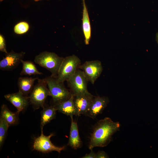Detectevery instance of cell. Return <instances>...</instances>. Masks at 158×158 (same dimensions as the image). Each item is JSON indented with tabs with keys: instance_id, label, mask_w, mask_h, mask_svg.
<instances>
[{
	"instance_id": "obj_10",
	"label": "cell",
	"mask_w": 158,
	"mask_h": 158,
	"mask_svg": "<svg viewBox=\"0 0 158 158\" xmlns=\"http://www.w3.org/2000/svg\"><path fill=\"white\" fill-rule=\"evenodd\" d=\"M73 96L76 116L81 114L85 115L87 111L94 96L89 92L82 94L73 95Z\"/></svg>"
},
{
	"instance_id": "obj_16",
	"label": "cell",
	"mask_w": 158,
	"mask_h": 158,
	"mask_svg": "<svg viewBox=\"0 0 158 158\" xmlns=\"http://www.w3.org/2000/svg\"><path fill=\"white\" fill-rule=\"evenodd\" d=\"M83 15L82 27L85 37V43L86 45L89 44L91 36V28L88 13L85 2L83 0Z\"/></svg>"
},
{
	"instance_id": "obj_11",
	"label": "cell",
	"mask_w": 158,
	"mask_h": 158,
	"mask_svg": "<svg viewBox=\"0 0 158 158\" xmlns=\"http://www.w3.org/2000/svg\"><path fill=\"white\" fill-rule=\"evenodd\" d=\"M109 102L106 96H94L90 107L85 115L92 118L101 114Z\"/></svg>"
},
{
	"instance_id": "obj_15",
	"label": "cell",
	"mask_w": 158,
	"mask_h": 158,
	"mask_svg": "<svg viewBox=\"0 0 158 158\" xmlns=\"http://www.w3.org/2000/svg\"><path fill=\"white\" fill-rule=\"evenodd\" d=\"M73 95L69 99L59 104L53 105L56 107L57 111L66 115L73 117L76 116V110L73 102Z\"/></svg>"
},
{
	"instance_id": "obj_6",
	"label": "cell",
	"mask_w": 158,
	"mask_h": 158,
	"mask_svg": "<svg viewBox=\"0 0 158 158\" xmlns=\"http://www.w3.org/2000/svg\"><path fill=\"white\" fill-rule=\"evenodd\" d=\"M66 81L73 95L89 92L87 89L88 81L83 71L80 69H78Z\"/></svg>"
},
{
	"instance_id": "obj_14",
	"label": "cell",
	"mask_w": 158,
	"mask_h": 158,
	"mask_svg": "<svg viewBox=\"0 0 158 158\" xmlns=\"http://www.w3.org/2000/svg\"><path fill=\"white\" fill-rule=\"evenodd\" d=\"M37 77H20L18 80L17 84L19 91L21 92L24 95L28 97L34 87L35 81L37 80Z\"/></svg>"
},
{
	"instance_id": "obj_8",
	"label": "cell",
	"mask_w": 158,
	"mask_h": 158,
	"mask_svg": "<svg viewBox=\"0 0 158 158\" xmlns=\"http://www.w3.org/2000/svg\"><path fill=\"white\" fill-rule=\"evenodd\" d=\"M79 69L83 72L88 81L94 84L103 71L101 62L98 60L87 61L80 65Z\"/></svg>"
},
{
	"instance_id": "obj_12",
	"label": "cell",
	"mask_w": 158,
	"mask_h": 158,
	"mask_svg": "<svg viewBox=\"0 0 158 158\" xmlns=\"http://www.w3.org/2000/svg\"><path fill=\"white\" fill-rule=\"evenodd\" d=\"M4 97L17 109V111L19 113L25 110L28 105V97L25 96L19 91L5 95Z\"/></svg>"
},
{
	"instance_id": "obj_13",
	"label": "cell",
	"mask_w": 158,
	"mask_h": 158,
	"mask_svg": "<svg viewBox=\"0 0 158 158\" xmlns=\"http://www.w3.org/2000/svg\"><path fill=\"white\" fill-rule=\"evenodd\" d=\"M73 117H71V121L68 145L76 150L81 147L82 142L79 136L77 123L73 120Z\"/></svg>"
},
{
	"instance_id": "obj_22",
	"label": "cell",
	"mask_w": 158,
	"mask_h": 158,
	"mask_svg": "<svg viewBox=\"0 0 158 158\" xmlns=\"http://www.w3.org/2000/svg\"><path fill=\"white\" fill-rule=\"evenodd\" d=\"M0 51L6 54L8 53L6 49L5 39L4 37L1 34L0 35Z\"/></svg>"
},
{
	"instance_id": "obj_20",
	"label": "cell",
	"mask_w": 158,
	"mask_h": 158,
	"mask_svg": "<svg viewBox=\"0 0 158 158\" xmlns=\"http://www.w3.org/2000/svg\"><path fill=\"white\" fill-rule=\"evenodd\" d=\"M10 126L2 117H0V147L1 148L5 140L8 130Z\"/></svg>"
},
{
	"instance_id": "obj_5",
	"label": "cell",
	"mask_w": 158,
	"mask_h": 158,
	"mask_svg": "<svg viewBox=\"0 0 158 158\" xmlns=\"http://www.w3.org/2000/svg\"><path fill=\"white\" fill-rule=\"evenodd\" d=\"M80 65V60L75 55L63 58L56 77L57 79L64 82L75 72Z\"/></svg>"
},
{
	"instance_id": "obj_1",
	"label": "cell",
	"mask_w": 158,
	"mask_h": 158,
	"mask_svg": "<svg viewBox=\"0 0 158 158\" xmlns=\"http://www.w3.org/2000/svg\"><path fill=\"white\" fill-rule=\"evenodd\" d=\"M120 126L119 122H114L109 117L99 120L95 125L91 134L89 149L91 150L96 147L107 145L114 134L119 130Z\"/></svg>"
},
{
	"instance_id": "obj_7",
	"label": "cell",
	"mask_w": 158,
	"mask_h": 158,
	"mask_svg": "<svg viewBox=\"0 0 158 158\" xmlns=\"http://www.w3.org/2000/svg\"><path fill=\"white\" fill-rule=\"evenodd\" d=\"M43 128H41L40 135L34 140L33 146V150L43 153L56 151L60 153L65 149V146L59 147L54 145L50 140L51 138L54 135V134L51 133L48 136L45 135L43 133Z\"/></svg>"
},
{
	"instance_id": "obj_24",
	"label": "cell",
	"mask_w": 158,
	"mask_h": 158,
	"mask_svg": "<svg viewBox=\"0 0 158 158\" xmlns=\"http://www.w3.org/2000/svg\"><path fill=\"white\" fill-rule=\"evenodd\" d=\"M91 152L89 154H86L82 158H95V154L92 150H91Z\"/></svg>"
},
{
	"instance_id": "obj_3",
	"label": "cell",
	"mask_w": 158,
	"mask_h": 158,
	"mask_svg": "<svg viewBox=\"0 0 158 158\" xmlns=\"http://www.w3.org/2000/svg\"><path fill=\"white\" fill-rule=\"evenodd\" d=\"M63 58L54 53L44 51L36 56L34 61L49 71L51 73V76L56 77Z\"/></svg>"
},
{
	"instance_id": "obj_23",
	"label": "cell",
	"mask_w": 158,
	"mask_h": 158,
	"mask_svg": "<svg viewBox=\"0 0 158 158\" xmlns=\"http://www.w3.org/2000/svg\"><path fill=\"white\" fill-rule=\"evenodd\" d=\"M109 157L103 151H99L95 154V158H108Z\"/></svg>"
},
{
	"instance_id": "obj_26",
	"label": "cell",
	"mask_w": 158,
	"mask_h": 158,
	"mask_svg": "<svg viewBox=\"0 0 158 158\" xmlns=\"http://www.w3.org/2000/svg\"><path fill=\"white\" fill-rule=\"evenodd\" d=\"M35 1H39V0H34Z\"/></svg>"
},
{
	"instance_id": "obj_21",
	"label": "cell",
	"mask_w": 158,
	"mask_h": 158,
	"mask_svg": "<svg viewBox=\"0 0 158 158\" xmlns=\"http://www.w3.org/2000/svg\"><path fill=\"white\" fill-rule=\"evenodd\" d=\"M29 24L25 22H21L16 24L14 26V32L18 34H22L27 32L29 29Z\"/></svg>"
},
{
	"instance_id": "obj_19",
	"label": "cell",
	"mask_w": 158,
	"mask_h": 158,
	"mask_svg": "<svg viewBox=\"0 0 158 158\" xmlns=\"http://www.w3.org/2000/svg\"><path fill=\"white\" fill-rule=\"evenodd\" d=\"M22 64L21 71L20 73V75H27L31 76L34 75H42L32 61H21Z\"/></svg>"
},
{
	"instance_id": "obj_17",
	"label": "cell",
	"mask_w": 158,
	"mask_h": 158,
	"mask_svg": "<svg viewBox=\"0 0 158 158\" xmlns=\"http://www.w3.org/2000/svg\"><path fill=\"white\" fill-rule=\"evenodd\" d=\"M19 113L17 111L16 112H12L4 104L1 106L0 116L4 118L10 126L18 123Z\"/></svg>"
},
{
	"instance_id": "obj_2",
	"label": "cell",
	"mask_w": 158,
	"mask_h": 158,
	"mask_svg": "<svg viewBox=\"0 0 158 158\" xmlns=\"http://www.w3.org/2000/svg\"><path fill=\"white\" fill-rule=\"evenodd\" d=\"M44 79L52 97L53 105L67 100L73 95L71 92L66 87L63 82L59 81L56 77L51 75Z\"/></svg>"
},
{
	"instance_id": "obj_25",
	"label": "cell",
	"mask_w": 158,
	"mask_h": 158,
	"mask_svg": "<svg viewBox=\"0 0 158 158\" xmlns=\"http://www.w3.org/2000/svg\"><path fill=\"white\" fill-rule=\"evenodd\" d=\"M156 39L157 43L158 44V32L156 34Z\"/></svg>"
},
{
	"instance_id": "obj_27",
	"label": "cell",
	"mask_w": 158,
	"mask_h": 158,
	"mask_svg": "<svg viewBox=\"0 0 158 158\" xmlns=\"http://www.w3.org/2000/svg\"><path fill=\"white\" fill-rule=\"evenodd\" d=\"M3 0H0V1H3Z\"/></svg>"
},
{
	"instance_id": "obj_4",
	"label": "cell",
	"mask_w": 158,
	"mask_h": 158,
	"mask_svg": "<svg viewBox=\"0 0 158 158\" xmlns=\"http://www.w3.org/2000/svg\"><path fill=\"white\" fill-rule=\"evenodd\" d=\"M38 82L34 87L28 97L29 100L34 108L44 107L47 97L50 94L44 79H38Z\"/></svg>"
},
{
	"instance_id": "obj_9",
	"label": "cell",
	"mask_w": 158,
	"mask_h": 158,
	"mask_svg": "<svg viewBox=\"0 0 158 158\" xmlns=\"http://www.w3.org/2000/svg\"><path fill=\"white\" fill-rule=\"evenodd\" d=\"M25 52L17 53L11 51L6 54L5 57L0 61V69L4 71H10L15 69L21 63Z\"/></svg>"
},
{
	"instance_id": "obj_18",
	"label": "cell",
	"mask_w": 158,
	"mask_h": 158,
	"mask_svg": "<svg viewBox=\"0 0 158 158\" xmlns=\"http://www.w3.org/2000/svg\"><path fill=\"white\" fill-rule=\"evenodd\" d=\"M41 112V128L44 126L54 119L56 116L57 109L53 105L43 107Z\"/></svg>"
}]
</instances>
